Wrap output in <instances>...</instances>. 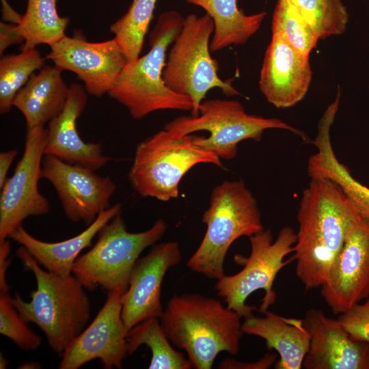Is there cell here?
<instances>
[{
    "label": "cell",
    "instance_id": "6da1fadb",
    "mask_svg": "<svg viewBox=\"0 0 369 369\" xmlns=\"http://www.w3.org/2000/svg\"><path fill=\"white\" fill-rule=\"evenodd\" d=\"M358 217L354 206L335 182L311 178L300 202L292 256L297 276L306 290L320 287L325 282L349 227Z\"/></svg>",
    "mask_w": 369,
    "mask_h": 369
},
{
    "label": "cell",
    "instance_id": "7a4b0ae2",
    "mask_svg": "<svg viewBox=\"0 0 369 369\" xmlns=\"http://www.w3.org/2000/svg\"><path fill=\"white\" fill-rule=\"evenodd\" d=\"M242 318L219 300L193 293L173 296L159 318L168 339L185 351L193 368L210 369L221 352L239 351Z\"/></svg>",
    "mask_w": 369,
    "mask_h": 369
},
{
    "label": "cell",
    "instance_id": "3957f363",
    "mask_svg": "<svg viewBox=\"0 0 369 369\" xmlns=\"http://www.w3.org/2000/svg\"><path fill=\"white\" fill-rule=\"evenodd\" d=\"M16 254L33 273L36 289L29 301L16 293L12 303L27 323L42 331L51 348L62 354L90 318L91 305L85 287L73 274L62 276L43 269L23 246Z\"/></svg>",
    "mask_w": 369,
    "mask_h": 369
},
{
    "label": "cell",
    "instance_id": "277c9868",
    "mask_svg": "<svg viewBox=\"0 0 369 369\" xmlns=\"http://www.w3.org/2000/svg\"><path fill=\"white\" fill-rule=\"evenodd\" d=\"M184 19L176 11L162 13L149 36L150 50L126 63L108 93L133 118L159 110L192 111L191 99L171 90L163 79L167 49L180 33Z\"/></svg>",
    "mask_w": 369,
    "mask_h": 369
},
{
    "label": "cell",
    "instance_id": "5b68a950",
    "mask_svg": "<svg viewBox=\"0 0 369 369\" xmlns=\"http://www.w3.org/2000/svg\"><path fill=\"white\" fill-rule=\"evenodd\" d=\"M202 221L206 231L187 266L217 280L225 275L224 261L232 243L264 229L258 202L243 180H224L215 186Z\"/></svg>",
    "mask_w": 369,
    "mask_h": 369
},
{
    "label": "cell",
    "instance_id": "8992f818",
    "mask_svg": "<svg viewBox=\"0 0 369 369\" xmlns=\"http://www.w3.org/2000/svg\"><path fill=\"white\" fill-rule=\"evenodd\" d=\"M200 163L223 166L218 156L194 144L193 135L164 129L137 146L128 178L141 196L167 202L178 197L181 180Z\"/></svg>",
    "mask_w": 369,
    "mask_h": 369
},
{
    "label": "cell",
    "instance_id": "52a82bcc",
    "mask_svg": "<svg viewBox=\"0 0 369 369\" xmlns=\"http://www.w3.org/2000/svg\"><path fill=\"white\" fill-rule=\"evenodd\" d=\"M166 230L165 221L159 219L145 231L130 232L120 212L100 229L91 249L75 260L72 273L90 290L98 287L108 292L126 290L139 255L159 241Z\"/></svg>",
    "mask_w": 369,
    "mask_h": 369
},
{
    "label": "cell",
    "instance_id": "ba28073f",
    "mask_svg": "<svg viewBox=\"0 0 369 369\" xmlns=\"http://www.w3.org/2000/svg\"><path fill=\"white\" fill-rule=\"evenodd\" d=\"M215 29L208 14L187 15L182 29L167 54L163 79L173 92L189 96L193 102L191 115L197 116L207 93L219 88L226 96L239 92L229 81L218 75V66L210 55V43Z\"/></svg>",
    "mask_w": 369,
    "mask_h": 369
},
{
    "label": "cell",
    "instance_id": "9c48e42d",
    "mask_svg": "<svg viewBox=\"0 0 369 369\" xmlns=\"http://www.w3.org/2000/svg\"><path fill=\"white\" fill-rule=\"evenodd\" d=\"M279 128L305 136L301 131L278 118H266L247 113L235 100H203L197 116L178 117L167 123L164 129L176 136H185L199 131H207L205 137L193 135V142L220 159L230 160L237 154L238 145L246 139L259 141L267 129Z\"/></svg>",
    "mask_w": 369,
    "mask_h": 369
},
{
    "label": "cell",
    "instance_id": "30bf717a",
    "mask_svg": "<svg viewBox=\"0 0 369 369\" xmlns=\"http://www.w3.org/2000/svg\"><path fill=\"white\" fill-rule=\"evenodd\" d=\"M296 241L297 234L289 226L282 228L275 240L270 229H264L249 236V256H235L236 261L243 268L236 274L224 275L215 284V289L218 296L224 299L226 306L247 318L256 309L246 303L247 298L254 292L264 290L259 310L261 313L268 310L276 301L273 284L277 275L294 260L292 258L286 260L284 258L294 251Z\"/></svg>",
    "mask_w": 369,
    "mask_h": 369
},
{
    "label": "cell",
    "instance_id": "8fae6325",
    "mask_svg": "<svg viewBox=\"0 0 369 369\" xmlns=\"http://www.w3.org/2000/svg\"><path fill=\"white\" fill-rule=\"evenodd\" d=\"M46 137L44 126L27 131L23 156L1 188L0 241L10 237L28 217L49 211V202L38 189Z\"/></svg>",
    "mask_w": 369,
    "mask_h": 369
},
{
    "label": "cell",
    "instance_id": "7c38bea8",
    "mask_svg": "<svg viewBox=\"0 0 369 369\" xmlns=\"http://www.w3.org/2000/svg\"><path fill=\"white\" fill-rule=\"evenodd\" d=\"M96 171L44 155L41 178L55 188L66 217L74 222L92 223L102 211L111 207L110 199L116 189L108 176Z\"/></svg>",
    "mask_w": 369,
    "mask_h": 369
},
{
    "label": "cell",
    "instance_id": "4fadbf2b",
    "mask_svg": "<svg viewBox=\"0 0 369 369\" xmlns=\"http://www.w3.org/2000/svg\"><path fill=\"white\" fill-rule=\"evenodd\" d=\"M126 290L108 292L107 299L90 325L62 353L60 369H77L98 359L106 369L121 368L127 355V331L122 318V297Z\"/></svg>",
    "mask_w": 369,
    "mask_h": 369
},
{
    "label": "cell",
    "instance_id": "5bb4252c",
    "mask_svg": "<svg viewBox=\"0 0 369 369\" xmlns=\"http://www.w3.org/2000/svg\"><path fill=\"white\" fill-rule=\"evenodd\" d=\"M320 287L322 297L336 315L369 297V223L360 216L349 227Z\"/></svg>",
    "mask_w": 369,
    "mask_h": 369
},
{
    "label": "cell",
    "instance_id": "9a60e30c",
    "mask_svg": "<svg viewBox=\"0 0 369 369\" xmlns=\"http://www.w3.org/2000/svg\"><path fill=\"white\" fill-rule=\"evenodd\" d=\"M50 48L46 59L61 70L76 74L86 92L96 97L109 92L127 63L113 38L92 42L66 36Z\"/></svg>",
    "mask_w": 369,
    "mask_h": 369
},
{
    "label": "cell",
    "instance_id": "2e32d148",
    "mask_svg": "<svg viewBox=\"0 0 369 369\" xmlns=\"http://www.w3.org/2000/svg\"><path fill=\"white\" fill-rule=\"evenodd\" d=\"M180 260V245L176 241L154 244L145 256L137 260L122 297V318L127 331L144 320L161 317L164 276Z\"/></svg>",
    "mask_w": 369,
    "mask_h": 369
},
{
    "label": "cell",
    "instance_id": "e0dca14e",
    "mask_svg": "<svg viewBox=\"0 0 369 369\" xmlns=\"http://www.w3.org/2000/svg\"><path fill=\"white\" fill-rule=\"evenodd\" d=\"M310 343L305 369H369V343L353 338L338 319L310 309L303 319Z\"/></svg>",
    "mask_w": 369,
    "mask_h": 369
},
{
    "label": "cell",
    "instance_id": "ac0fdd59",
    "mask_svg": "<svg viewBox=\"0 0 369 369\" xmlns=\"http://www.w3.org/2000/svg\"><path fill=\"white\" fill-rule=\"evenodd\" d=\"M312 77L309 56L272 33L259 79L260 90L267 101L277 108L295 105L307 94Z\"/></svg>",
    "mask_w": 369,
    "mask_h": 369
},
{
    "label": "cell",
    "instance_id": "d6986e66",
    "mask_svg": "<svg viewBox=\"0 0 369 369\" xmlns=\"http://www.w3.org/2000/svg\"><path fill=\"white\" fill-rule=\"evenodd\" d=\"M86 93L85 87L78 83L69 85L64 108L49 122L44 155L96 171L110 158L102 153L100 142H85L78 133L77 120L87 105Z\"/></svg>",
    "mask_w": 369,
    "mask_h": 369
},
{
    "label": "cell",
    "instance_id": "ffe728a7",
    "mask_svg": "<svg viewBox=\"0 0 369 369\" xmlns=\"http://www.w3.org/2000/svg\"><path fill=\"white\" fill-rule=\"evenodd\" d=\"M263 316L254 314L242 323L244 333L261 338L269 350H275L279 359L275 369H301L310 343L303 319L287 318L269 310Z\"/></svg>",
    "mask_w": 369,
    "mask_h": 369
},
{
    "label": "cell",
    "instance_id": "44dd1931",
    "mask_svg": "<svg viewBox=\"0 0 369 369\" xmlns=\"http://www.w3.org/2000/svg\"><path fill=\"white\" fill-rule=\"evenodd\" d=\"M121 212V204H115L101 212L96 219L79 234L68 239L44 242L28 233L23 225L10 236L20 243L46 271L62 276L72 274V266L79 253L92 244L94 236L115 215Z\"/></svg>",
    "mask_w": 369,
    "mask_h": 369
},
{
    "label": "cell",
    "instance_id": "7402d4cb",
    "mask_svg": "<svg viewBox=\"0 0 369 369\" xmlns=\"http://www.w3.org/2000/svg\"><path fill=\"white\" fill-rule=\"evenodd\" d=\"M337 111L327 107L318 126L314 140L317 152L310 156L308 170L310 178L335 182L351 202L358 215L369 223V187L353 177L347 167L337 159L330 139V128Z\"/></svg>",
    "mask_w": 369,
    "mask_h": 369
},
{
    "label": "cell",
    "instance_id": "603a6c76",
    "mask_svg": "<svg viewBox=\"0 0 369 369\" xmlns=\"http://www.w3.org/2000/svg\"><path fill=\"white\" fill-rule=\"evenodd\" d=\"M60 69L46 66L33 74L17 93L13 106L23 115L27 129L44 126L64 108L69 92Z\"/></svg>",
    "mask_w": 369,
    "mask_h": 369
},
{
    "label": "cell",
    "instance_id": "cb8c5ba5",
    "mask_svg": "<svg viewBox=\"0 0 369 369\" xmlns=\"http://www.w3.org/2000/svg\"><path fill=\"white\" fill-rule=\"evenodd\" d=\"M203 8L212 18L215 29L210 43L211 52L231 45L243 44L255 34L266 16L265 12L245 14L237 0H185Z\"/></svg>",
    "mask_w": 369,
    "mask_h": 369
},
{
    "label": "cell",
    "instance_id": "d4e9b609",
    "mask_svg": "<svg viewBox=\"0 0 369 369\" xmlns=\"http://www.w3.org/2000/svg\"><path fill=\"white\" fill-rule=\"evenodd\" d=\"M57 0H27L25 14L17 23L24 44L21 51L35 49L39 44H55L66 36L68 17L60 16Z\"/></svg>",
    "mask_w": 369,
    "mask_h": 369
},
{
    "label": "cell",
    "instance_id": "484cf974",
    "mask_svg": "<svg viewBox=\"0 0 369 369\" xmlns=\"http://www.w3.org/2000/svg\"><path fill=\"white\" fill-rule=\"evenodd\" d=\"M126 341L127 355L133 354L143 344L150 349L149 369L192 368L188 358L172 346L159 318H148L133 327L127 331Z\"/></svg>",
    "mask_w": 369,
    "mask_h": 369
},
{
    "label": "cell",
    "instance_id": "4316f807",
    "mask_svg": "<svg viewBox=\"0 0 369 369\" xmlns=\"http://www.w3.org/2000/svg\"><path fill=\"white\" fill-rule=\"evenodd\" d=\"M156 1L133 0L126 13L110 26V31L115 36L113 39L127 62L140 57Z\"/></svg>",
    "mask_w": 369,
    "mask_h": 369
},
{
    "label": "cell",
    "instance_id": "83f0119b",
    "mask_svg": "<svg viewBox=\"0 0 369 369\" xmlns=\"http://www.w3.org/2000/svg\"><path fill=\"white\" fill-rule=\"evenodd\" d=\"M44 59L35 48L18 54L1 56L0 59V112H9L17 93L33 72L42 67Z\"/></svg>",
    "mask_w": 369,
    "mask_h": 369
},
{
    "label": "cell",
    "instance_id": "f1b7e54d",
    "mask_svg": "<svg viewBox=\"0 0 369 369\" xmlns=\"http://www.w3.org/2000/svg\"><path fill=\"white\" fill-rule=\"evenodd\" d=\"M272 33L279 35L294 49L308 56L320 39L289 0H277L273 15Z\"/></svg>",
    "mask_w": 369,
    "mask_h": 369
},
{
    "label": "cell",
    "instance_id": "f546056e",
    "mask_svg": "<svg viewBox=\"0 0 369 369\" xmlns=\"http://www.w3.org/2000/svg\"><path fill=\"white\" fill-rule=\"evenodd\" d=\"M320 38L342 34L348 12L342 0H289Z\"/></svg>",
    "mask_w": 369,
    "mask_h": 369
},
{
    "label": "cell",
    "instance_id": "4dcf8cb0",
    "mask_svg": "<svg viewBox=\"0 0 369 369\" xmlns=\"http://www.w3.org/2000/svg\"><path fill=\"white\" fill-rule=\"evenodd\" d=\"M0 333L25 351H34L42 343L14 307L9 292H0Z\"/></svg>",
    "mask_w": 369,
    "mask_h": 369
},
{
    "label": "cell",
    "instance_id": "1f68e13d",
    "mask_svg": "<svg viewBox=\"0 0 369 369\" xmlns=\"http://www.w3.org/2000/svg\"><path fill=\"white\" fill-rule=\"evenodd\" d=\"M337 319L353 338L369 343V297L339 314Z\"/></svg>",
    "mask_w": 369,
    "mask_h": 369
},
{
    "label": "cell",
    "instance_id": "d6a6232c",
    "mask_svg": "<svg viewBox=\"0 0 369 369\" xmlns=\"http://www.w3.org/2000/svg\"><path fill=\"white\" fill-rule=\"evenodd\" d=\"M277 357L276 354H266L254 362H244L228 358L222 360L218 368L222 369H267L273 365L274 366Z\"/></svg>",
    "mask_w": 369,
    "mask_h": 369
},
{
    "label": "cell",
    "instance_id": "836d02e7",
    "mask_svg": "<svg viewBox=\"0 0 369 369\" xmlns=\"http://www.w3.org/2000/svg\"><path fill=\"white\" fill-rule=\"evenodd\" d=\"M24 42L18 25L14 23H0V54L12 44Z\"/></svg>",
    "mask_w": 369,
    "mask_h": 369
},
{
    "label": "cell",
    "instance_id": "e575fe53",
    "mask_svg": "<svg viewBox=\"0 0 369 369\" xmlns=\"http://www.w3.org/2000/svg\"><path fill=\"white\" fill-rule=\"evenodd\" d=\"M10 250V241L6 238L0 241V292H9V286L6 280V273L10 264L8 258Z\"/></svg>",
    "mask_w": 369,
    "mask_h": 369
},
{
    "label": "cell",
    "instance_id": "d590c367",
    "mask_svg": "<svg viewBox=\"0 0 369 369\" xmlns=\"http://www.w3.org/2000/svg\"><path fill=\"white\" fill-rule=\"evenodd\" d=\"M18 151L15 149L6 150L0 153V188L1 189L7 180L8 170L16 156Z\"/></svg>",
    "mask_w": 369,
    "mask_h": 369
},
{
    "label": "cell",
    "instance_id": "8d00e7d4",
    "mask_svg": "<svg viewBox=\"0 0 369 369\" xmlns=\"http://www.w3.org/2000/svg\"><path fill=\"white\" fill-rule=\"evenodd\" d=\"M40 365L34 361H27L25 363H23L18 368H40Z\"/></svg>",
    "mask_w": 369,
    "mask_h": 369
},
{
    "label": "cell",
    "instance_id": "74e56055",
    "mask_svg": "<svg viewBox=\"0 0 369 369\" xmlns=\"http://www.w3.org/2000/svg\"><path fill=\"white\" fill-rule=\"evenodd\" d=\"M8 360L5 357V356L1 353L0 354V368L5 369L8 365Z\"/></svg>",
    "mask_w": 369,
    "mask_h": 369
},
{
    "label": "cell",
    "instance_id": "f35d334b",
    "mask_svg": "<svg viewBox=\"0 0 369 369\" xmlns=\"http://www.w3.org/2000/svg\"><path fill=\"white\" fill-rule=\"evenodd\" d=\"M368 89H369V83H368Z\"/></svg>",
    "mask_w": 369,
    "mask_h": 369
}]
</instances>
